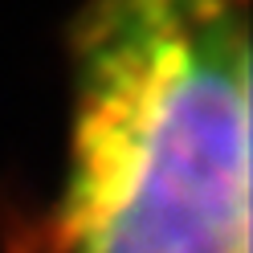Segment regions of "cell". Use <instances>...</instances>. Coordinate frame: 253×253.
Segmentation results:
<instances>
[{"label":"cell","mask_w":253,"mask_h":253,"mask_svg":"<svg viewBox=\"0 0 253 253\" xmlns=\"http://www.w3.org/2000/svg\"><path fill=\"white\" fill-rule=\"evenodd\" d=\"M45 253H249V0H82Z\"/></svg>","instance_id":"cell-1"}]
</instances>
